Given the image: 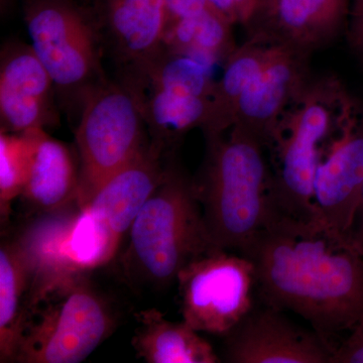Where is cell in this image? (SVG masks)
I'll return each mask as SVG.
<instances>
[{
    "label": "cell",
    "mask_w": 363,
    "mask_h": 363,
    "mask_svg": "<svg viewBox=\"0 0 363 363\" xmlns=\"http://www.w3.org/2000/svg\"><path fill=\"white\" fill-rule=\"evenodd\" d=\"M243 255L252 260L262 303L292 311L330 338L363 317V255L310 224L279 220Z\"/></svg>",
    "instance_id": "1"
},
{
    "label": "cell",
    "mask_w": 363,
    "mask_h": 363,
    "mask_svg": "<svg viewBox=\"0 0 363 363\" xmlns=\"http://www.w3.org/2000/svg\"><path fill=\"white\" fill-rule=\"evenodd\" d=\"M205 140L206 154L194 184L210 245L243 255L277 221L266 145L236 124Z\"/></svg>",
    "instance_id": "2"
},
{
    "label": "cell",
    "mask_w": 363,
    "mask_h": 363,
    "mask_svg": "<svg viewBox=\"0 0 363 363\" xmlns=\"http://www.w3.org/2000/svg\"><path fill=\"white\" fill-rule=\"evenodd\" d=\"M335 76L312 74L279 116L266 145L277 221L314 224V182L350 100Z\"/></svg>",
    "instance_id": "3"
},
{
    "label": "cell",
    "mask_w": 363,
    "mask_h": 363,
    "mask_svg": "<svg viewBox=\"0 0 363 363\" xmlns=\"http://www.w3.org/2000/svg\"><path fill=\"white\" fill-rule=\"evenodd\" d=\"M128 233L124 272L131 281L150 286L169 285L189 262L212 250L194 177L174 157Z\"/></svg>",
    "instance_id": "4"
},
{
    "label": "cell",
    "mask_w": 363,
    "mask_h": 363,
    "mask_svg": "<svg viewBox=\"0 0 363 363\" xmlns=\"http://www.w3.org/2000/svg\"><path fill=\"white\" fill-rule=\"evenodd\" d=\"M33 52L56 88L60 109L77 125L86 100L108 80L104 42L88 0H25Z\"/></svg>",
    "instance_id": "5"
},
{
    "label": "cell",
    "mask_w": 363,
    "mask_h": 363,
    "mask_svg": "<svg viewBox=\"0 0 363 363\" xmlns=\"http://www.w3.org/2000/svg\"><path fill=\"white\" fill-rule=\"evenodd\" d=\"M86 272L60 279L35 301L14 362H82L111 335V306Z\"/></svg>",
    "instance_id": "6"
},
{
    "label": "cell",
    "mask_w": 363,
    "mask_h": 363,
    "mask_svg": "<svg viewBox=\"0 0 363 363\" xmlns=\"http://www.w3.org/2000/svg\"><path fill=\"white\" fill-rule=\"evenodd\" d=\"M75 140L80 162L77 204L83 209L150 143L135 98L123 83L108 79L91 93L75 126Z\"/></svg>",
    "instance_id": "7"
},
{
    "label": "cell",
    "mask_w": 363,
    "mask_h": 363,
    "mask_svg": "<svg viewBox=\"0 0 363 363\" xmlns=\"http://www.w3.org/2000/svg\"><path fill=\"white\" fill-rule=\"evenodd\" d=\"M183 321L198 332L225 336L255 307L252 260L240 253L211 250L177 277Z\"/></svg>",
    "instance_id": "8"
},
{
    "label": "cell",
    "mask_w": 363,
    "mask_h": 363,
    "mask_svg": "<svg viewBox=\"0 0 363 363\" xmlns=\"http://www.w3.org/2000/svg\"><path fill=\"white\" fill-rule=\"evenodd\" d=\"M362 187L363 108L351 96L317 168L313 226L350 241Z\"/></svg>",
    "instance_id": "9"
},
{
    "label": "cell",
    "mask_w": 363,
    "mask_h": 363,
    "mask_svg": "<svg viewBox=\"0 0 363 363\" xmlns=\"http://www.w3.org/2000/svg\"><path fill=\"white\" fill-rule=\"evenodd\" d=\"M253 307L224 337L229 363H331L335 347L316 331L289 320L284 311L264 304Z\"/></svg>",
    "instance_id": "10"
},
{
    "label": "cell",
    "mask_w": 363,
    "mask_h": 363,
    "mask_svg": "<svg viewBox=\"0 0 363 363\" xmlns=\"http://www.w3.org/2000/svg\"><path fill=\"white\" fill-rule=\"evenodd\" d=\"M56 88L32 45L20 42L4 45L0 57L1 130L23 133L59 123Z\"/></svg>",
    "instance_id": "11"
},
{
    "label": "cell",
    "mask_w": 363,
    "mask_h": 363,
    "mask_svg": "<svg viewBox=\"0 0 363 363\" xmlns=\"http://www.w3.org/2000/svg\"><path fill=\"white\" fill-rule=\"evenodd\" d=\"M352 0H269L248 21V37L311 56L347 30Z\"/></svg>",
    "instance_id": "12"
},
{
    "label": "cell",
    "mask_w": 363,
    "mask_h": 363,
    "mask_svg": "<svg viewBox=\"0 0 363 363\" xmlns=\"http://www.w3.org/2000/svg\"><path fill=\"white\" fill-rule=\"evenodd\" d=\"M105 55L118 73L147 61L161 51L166 26V0H90Z\"/></svg>",
    "instance_id": "13"
},
{
    "label": "cell",
    "mask_w": 363,
    "mask_h": 363,
    "mask_svg": "<svg viewBox=\"0 0 363 363\" xmlns=\"http://www.w3.org/2000/svg\"><path fill=\"white\" fill-rule=\"evenodd\" d=\"M174 156L175 154H166L149 143L83 208L101 226L117 250L143 205L161 183Z\"/></svg>",
    "instance_id": "14"
},
{
    "label": "cell",
    "mask_w": 363,
    "mask_h": 363,
    "mask_svg": "<svg viewBox=\"0 0 363 363\" xmlns=\"http://www.w3.org/2000/svg\"><path fill=\"white\" fill-rule=\"evenodd\" d=\"M309 55L279 47L271 61L240 95L233 125L250 131L267 145L277 121L312 76Z\"/></svg>",
    "instance_id": "15"
},
{
    "label": "cell",
    "mask_w": 363,
    "mask_h": 363,
    "mask_svg": "<svg viewBox=\"0 0 363 363\" xmlns=\"http://www.w3.org/2000/svg\"><path fill=\"white\" fill-rule=\"evenodd\" d=\"M117 80L135 98L150 145L166 154H175L189 131L197 128L203 130L206 125L212 98L195 96L136 79Z\"/></svg>",
    "instance_id": "16"
},
{
    "label": "cell",
    "mask_w": 363,
    "mask_h": 363,
    "mask_svg": "<svg viewBox=\"0 0 363 363\" xmlns=\"http://www.w3.org/2000/svg\"><path fill=\"white\" fill-rule=\"evenodd\" d=\"M79 186L78 156L45 130H35L32 164L21 196L26 206L38 215L63 211L77 204Z\"/></svg>",
    "instance_id": "17"
},
{
    "label": "cell",
    "mask_w": 363,
    "mask_h": 363,
    "mask_svg": "<svg viewBox=\"0 0 363 363\" xmlns=\"http://www.w3.org/2000/svg\"><path fill=\"white\" fill-rule=\"evenodd\" d=\"M33 298V262L18 234L0 247V362H14Z\"/></svg>",
    "instance_id": "18"
},
{
    "label": "cell",
    "mask_w": 363,
    "mask_h": 363,
    "mask_svg": "<svg viewBox=\"0 0 363 363\" xmlns=\"http://www.w3.org/2000/svg\"><path fill=\"white\" fill-rule=\"evenodd\" d=\"M138 328L131 344L136 357L147 363H219L213 347L185 321L172 322L160 310L136 314Z\"/></svg>",
    "instance_id": "19"
},
{
    "label": "cell",
    "mask_w": 363,
    "mask_h": 363,
    "mask_svg": "<svg viewBox=\"0 0 363 363\" xmlns=\"http://www.w3.org/2000/svg\"><path fill=\"white\" fill-rule=\"evenodd\" d=\"M281 45L257 38L247 42L228 57L220 80L215 82L211 112L203 133L217 135L233 125L235 105L243 91L264 70Z\"/></svg>",
    "instance_id": "20"
},
{
    "label": "cell",
    "mask_w": 363,
    "mask_h": 363,
    "mask_svg": "<svg viewBox=\"0 0 363 363\" xmlns=\"http://www.w3.org/2000/svg\"><path fill=\"white\" fill-rule=\"evenodd\" d=\"M231 25L215 9L184 18L164 30L162 48L213 67L235 51Z\"/></svg>",
    "instance_id": "21"
},
{
    "label": "cell",
    "mask_w": 363,
    "mask_h": 363,
    "mask_svg": "<svg viewBox=\"0 0 363 363\" xmlns=\"http://www.w3.org/2000/svg\"><path fill=\"white\" fill-rule=\"evenodd\" d=\"M35 143V130L23 133H0V217L6 223L14 200L28 181Z\"/></svg>",
    "instance_id": "22"
},
{
    "label": "cell",
    "mask_w": 363,
    "mask_h": 363,
    "mask_svg": "<svg viewBox=\"0 0 363 363\" xmlns=\"http://www.w3.org/2000/svg\"><path fill=\"white\" fill-rule=\"evenodd\" d=\"M331 363H363V317L335 348Z\"/></svg>",
    "instance_id": "23"
},
{
    "label": "cell",
    "mask_w": 363,
    "mask_h": 363,
    "mask_svg": "<svg viewBox=\"0 0 363 363\" xmlns=\"http://www.w3.org/2000/svg\"><path fill=\"white\" fill-rule=\"evenodd\" d=\"M209 2L215 11L233 26L235 23L247 25L255 9V0H209Z\"/></svg>",
    "instance_id": "24"
},
{
    "label": "cell",
    "mask_w": 363,
    "mask_h": 363,
    "mask_svg": "<svg viewBox=\"0 0 363 363\" xmlns=\"http://www.w3.org/2000/svg\"><path fill=\"white\" fill-rule=\"evenodd\" d=\"M209 9H214L209 0H166L164 30L177 21L197 16Z\"/></svg>",
    "instance_id": "25"
},
{
    "label": "cell",
    "mask_w": 363,
    "mask_h": 363,
    "mask_svg": "<svg viewBox=\"0 0 363 363\" xmlns=\"http://www.w3.org/2000/svg\"><path fill=\"white\" fill-rule=\"evenodd\" d=\"M347 33L351 45L363 59V0L351 2Z\"/></svg>",
    "instance_id": "26"
},
{
    "label": "cell",
    "mask_w": 363,
    "mask_h": 363,
    "mask_svg": "<svg viewBox=\"0 0 363 363\" xmlns=\"http://www.w3.org/2000/svg\"><path fill=\"white\" fill-rule=\"evenodd\" d=\"M350 240L363 255V187L357 217L351 229Z\"/></svg>",
    "instance_id": "27"
},
{
    "label": "cell",
    "mask_w": 363,
    "mask_h": 363,
    "mask_svg": "<svg viewBox=\"0 0 363 363\" xmlns=\"http://www.w3.org/2000/svg\"><path fill=\"white\" fill-rule=\"evenodd\" d=\"M255 11H257V9H259V7L264 6V4H266L267 2L269 1V0H255Z\"/></svg>",
    "instance_id": "28"
},
{
    "label": "cell",
    "mask_w": 363,
    "mask_h": 363,
    "mask_svg": "<svg viewBox=\"0 0 363 363\" xmlns=\"http://www.w3.org/2000/svg\"><path fill=\"white\" fill-rule=\"evenodd\" d=\"M88 1H89V0H88Z\"/></svg>",
    "instance_id": "29"
}]
</instances>
